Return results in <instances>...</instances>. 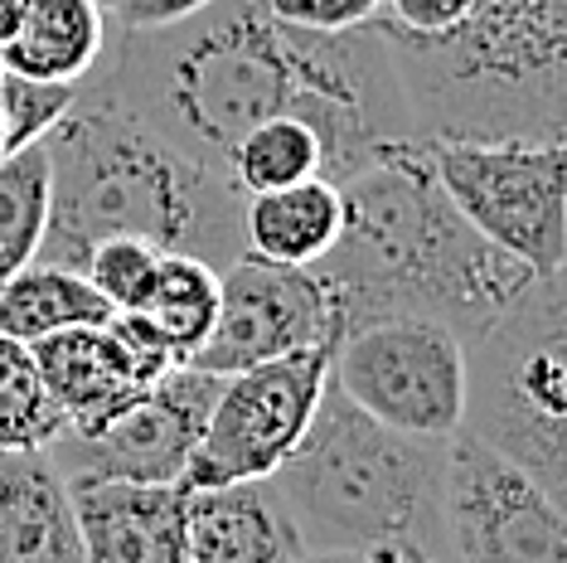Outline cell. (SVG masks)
<instances>
[{
  "instance_id": "cell-18",
  "label": "cell",
  "mask_w": 567,
  "mask_h": 563,
  "mask_svg": "<svg viewBox=\"0 0 567 563\" xmlns=\"http://www.w3.org/2000/svg\"><path fill=\"white\" fill-rule=\"evenodd\" d=\"M107 44V16L93 0H24L20 24L0 44V69L44 83H83Z\"/></svg>"
},
{
  "instance_id": "cell-11",
  "label": "cell",
  "mask_w": 567,
  "mask_h": 563,
  "mask_svg": "<svg viewBox=\"0 0 567 563\" xmlns=\"http://www.w3.org/2000/svg\"><path fill=\"white\" fill-rule=\"evenodd\" d=\"M218 379L224 375L175 365L117 422H107L102 432H87V438L59 432L44 452L54 457L63 477H102V481H141V485L185 481L204 418L214 408Z\"/></svg>"
},
{
  "instance_id": "cell-33",
  "label": "cell",
  "mask_w": 567,
  "mask_h": 563,
  "mask_svg": "<svg viewBox=\"0 0 567 563\" xmlns=\"http://www.w3.org/2000/svg\"><path fill=\"white\" fill-rule=\"evenodd\" d=\"M0 73H6V69H0Z\"/></svg>"
},
{
  "instance_id": "cell-8",
  "label": "cell",
  "mask_w": 567,
  "mask_h": 563,
  "mask_svg": "<svg viewBox=\"0 0 567 563\" xmlns=\"http://www.w3.org/2000/svg\"><path fill=\"white\" fill-rule=\"evenodd\" d=\"M436 563H567L563 501L471 432H451Z\"/></svg>"
},
{
  "instance_id": "cell-14",
  "label": "cell",
  "mask_w": 567,
  "mask_h": 563,
  "mask_svg": "<svg viewBox=\"0 0 567 563\" xmlns=\"http://www.w3.org/2000/svg\"><path fill=\"white\" fill-rule=\"evenodd\" d=\"M69 495L87 563H195L185 534V481L69 477Z\"/></svg>"
},
{
  "instance_id": "cell-10",
  "label": "cell",
  "mask_w": 567,
  "mask_h": 563,
  "mask_svg": "<svg viewBox=\"0 0 567 563\" xmlns=\"http://www.w3.org/2000/svg\"><path fill=\"white\" fill-rule=\"evenodd\" d=\"M330 379V345H306L281 360H262L218 379L185 485H224L272 477L311 428L320 389Z\"/></svg>"
},
{
  "instance_id": "cell-9",
  "label": "cell",
  "mask_w": 567,
  "mask_h": 563,
  "mask_svg": "<svg viewBox=\"0 0 567 563\" xmlns=\"http://www.w3.org/2000/svg\"><path fill=\"white\" fill-rule=\"evenodd\" d=\"M330 379L369 418L412 438H451L466 399L461 336L427 316H383L330 345Z\"/></svg>"
},
{
  "instance_id": "cell-22",
  "label": "cell",
  "mask_w": 567,
  "mask_h": 563,
  "mask_svg": "<svg viewBox=\"0 0 567 563\" xmlns=\"http://www.w3.org/2000/svg\"><path fill=\"white\" fill-rule=\"evenodd\" d=\"M49 224V156L44 141L0 156V282L34 263Z\"/></svg>"
},
{
  "instance_id": "cell-29",
  "label": "cell",
  "mask_w": 567,
  "mask_h": 563,
  "mask_svg": "<svg viewBox=\"0 0 567 563\" xmlns=\"http://www.w3.org/2000/svg\"><path fill=\"white\" fill-rule=\"evenodd\" d=\"M296 563H432L417 549H311Z\"/></svg>"
},
{
  "instance_id": "cell-23",
  "label": "cell",
  "mask_w": 567,
  "mask_h": 563,
  "mask_svg": "<svg viewBox=\"0 0 567 563\" xmlns=\"http://www.w3.org/2000/svg\"><path fill=\"white\" fill-rule=\"evenodd\" d=\"M63 432V413L49 399L30 345L0 336V452H44Z\"/></svg>"
},
{
  "instance_id": "cell-13",
  "label": "cell",
  "mask_w": 567,
  "mask_h": 563,
  "mask_svg": "<svg viewBox=\"0 0 567 563\" xmlns=\"http://www.w3.org/2000/svg\"><path fill=\"white\" fill-rule=\"evenodd\" d=\"M30 355L40 365L49 399L63 413V432H73V438H87V432H102L107 422H117L161 379L126 350L112 321L69 326L59 336L34 340Z\"/></svg>"
},
{
  "instance_id": "cell-7",
  "label": "cell",
  "mask_w": 567,
  "mask_h": 563,
  "mask_svg": "<svg viewBox=\"0 0 567 563\" xmlns=\"http://www.w3.org/2000/svg\"><path fill=\"white\" fill-rule=\"evenodd\" d=\"M446 199L475 234L519 258L534 277L567 263V156L563 141H422Z\"/></svg>"
},
{
  "instance_id": "cell-1",
  "label": "cell",
  "mask_w": 567,
  "mask_h": 563,
  "mask_svg": "<svg viewBox=\"0 0 567 563\" xmlns=\"http://www.w3.org/2000/svg\"><path fill=\"white\" fill-rule=\"evenodd\" d=\"M179 156L228 175L257 122L301 117L326 141V181L344 185L393 151L422 146L379 24L291 30L262 0H214L171 30H112L83 79Z\"/></svg>"
},
{
  "instance_id": "cell-4",
  "label": "cell",
  "mask_w": 567,
  "mask_h": 563,
  "mask_svg": "<svg viewBox=\"0 0 567 563\" xmlns=\"http://www.w3.org/2000/svg\"><path fill=\"white\" fill-rule=\"evenodd\" d=\"M373 24L422 141H563L567 0H481L446 34Z\"/></svg>"
},
{
  "instance_id": "cell-19",
  "label": "cell",
  "mask_w": 567,
  "mask_h": 563,
  "mask_svg": "<svg viewBox=\"0 0 567 563\" xmlns=\"http://www.w3.org/2000/svg\"><path fill=\"white\" fill-rule=\"evenodd\" d=\"M102 321H112V306L73 267L24 263L16 277L0 282V336L20 345L59 336L69 326H102Z\"/></svg>"
},
{
  "instance_id": "cell-21",
  "label": "cell",
  "mask_w": 567,
  "mask_h": 563,
  "mask_svg": "<svg viewBox=\"0 0 567 563\" xmlns=\"http://www.w3.org/2000/svg\"><path fill=\"white\" fill-rule=\"evenodd\" d=\"M141 316L189 365V355L209 340V330L218 321V267L204 258H189V253H165L161 273L151 282L146 301H141Z\"/></svg>"
},
{
  "instance_id": "cell-30",
  "label": "cell",
  "mask_w": 567,
  "mask_h": 563,
  "mask_svg": "<svg viewBox=\"0 0 567 563\" xmlns=\"http://www.w3.org/2000/svg\"><path fill=\"white\" fill-rule=\"evenodd\" d=\"M20 6L24 0H0V44L16 34V24H20Z\"/></svg>"
},
{
  "instance_id": "cell-16",
  "label": "cell",
  "mask_w": 567,
  "mask_h": 563,
  "mask_svg": "<svg viewBox=\"0 0 567 563\" xmlns=\"http://www.w3.org/2000/svg\"><path fill=\"white\" fill-rule=\"evenodd\" d=\"M0 563H87L69 477L49 452H0Z\"/></svg>"
},
{
  "instance_id": "cell-28",
  "label": "cell",
  "mask_w": 567,
  "mask_h": 563,
  "mask_svg": "<svg viewBox=\"0 0 567 563\" xmlns=\"http://www.w3.org/2000/svg\"><path fill=\"white\" fill-rule=\"evenodd\" d=\"M214 0H122L107 16L112 30H171V24L209 10Z\"/></svg>"
},
{
  "instance_id": "cell-20",
  "label": "cell",
  "mask_w": 567,
  "mask_h": 563,
  "mask_svg": "<svg viewBox=\"0 0 567 563\" xmlns=\"http://www.w3.org/2000/svg\"><path fill=\"white\" fill-rule=\"evenodd\" d=\"M228 181L238 195L281 190L296 181H326V141L301 117H267L234 146Z\"/></svg>"
},
{
  "instance_id": "cell-31",
  "label": "cell",
  "mask_w": 567,
  "mask_h": 563,
  "mask_svg": "<svg viewBox=\"0 0 567 563\" xmlns=\"http://www.w3.org/2000/svg\"><path fill=\"white\" fill-rule=\"evenodd\" d=\"M93 6L102 10V16H112V10H117V6H122V0H93Z\"/></svg>"
},
{
  "instance_id": "cell-3",
  "label": "cell",
  "mask_w": 567,
  "mask_h": 563,
  "mask_svg": "<svg viewBox=\"0 0 567 563\" xmlns=\"http://www.w3.org/2000/svg\"><path fill=\"white\" fill-rule=\"evenodd\" d=\"M49 224L34 263L79 273L102 238H146L224 273L243 253V195L228 175L179 156L132 112L79 83L73 108L44 136Z\"/></svg>"
},
{
  "instance_id": "cell-5",
  "label": "cell",
  "mask_w": 567,
  "mask_h": 563,
  "mask_svg": "<svg viewBox=\"0 0 567 563\" xmlns=\"http://www.w3.org/2000/svg\"><path fill=\"white\" fill-rule=\"evenodd\" d=\"M451 438H412L369 418L326 379L311 428L272 471L311 549H417L436 563V495Z\"/></svg>"
},
{
  "instance_id": "cell-17",
  "label": "cell",
  "mask_w": 567,
  "mask_h": 563,
  "mask_svg": "<svg viewBox=\"0 0 567 563\" xmlns=\"http://www.w3.org/2000/svg\"><path fill=\"white\" fill-rule=\"evenodd\" d=\"M344 199L334 181H296L243 195V248L262 263L311 267L334 248Z\"/></svg>"
},
{
  "instance_id": "cell-6",
  "label": "cell",
  "mask_w": 567,
  "mask_h": 563,
  "mask_svg": "<svg viewBox=\"0 0 567 563\" xmlns=\"http://www.w3.org/2000/svg\"><path fill=\"white\" fill-rule=\"evenodd\" d=\"M461 428L567 501V282L534 277L495 321L461 340Z\"/></svg>"
},
{
  "instance_id": "cell-25",
  "label": "cell",
  "mask_w": 567,
  "mask_h": 563,
  "mask_svg": "<svg viewBox=\"0 0 567 563\" xmlns=\"http://www.w3.org/2000/svg\"><path fill=\"white\" fill-rule=\"evenodd\" d=\"M79 83H44L20 79V73H0V126H6V151L40 146L54 132L59 117L73 108Z\"/></svg>"
},
{
  "instance_id": "cell-26",
  "label": "cell",
  "mask_w": 567,
  "mask_h": 563,
  "mask_svg": "<svg viewBox=\"0 0 567 563\" xmlns=\"http://www.w3.org/2000/svg\"><path fill=\"white\" fill-rule=\"evenodd\" d=\"M267 16L311 34H344L383 16V0H262Z\"/></svg>"
},
{
  "instance_id": "cell-24",
  "label": "cell",
  "mask_w": 567,
  "mask_h": 563,
  "mask_svg": "<svg viewBox=\"0 0 567 563\" xmlns=\"http://www.w3.org/2000/svg\"><path fill=\"white\" fill-rule=\"evenodd\" d=\"M161 258L165 253L156 248V243L117 234V238H102L97 248L83 258L79 273L93 282L97 297L112 306V316H117V311H141L151 282H156V273H161Z\"/></svg>"
},
{
  "instance_id": "cell-2",
  "label": "cell",
  "mask_w": 567,
  "mask_h": 563,
  "mask_svg": "<svg viewBox=\"0 0 567 563\" xmlns=\"http://www.w3.org/2000/svg\"><path fill=\"white\" fill-rule=\"evenodd\" d=\"M340 238L311 263L334 340L383 316H427L466 340L534 282L519 258L461 219L422 146L364 165L340 185Z\"/></svg>"
},
{
  "instance_id": "cell-12",
  "label": "cell",
  "mask_w": 567,
  "mask_h": 563,
  "mask_svg": "<svg viewBox=\"0 0 567 563\" xmlns=\"http://www.w3.org/2000/svg\"><path fill=\"white\" fill-rule=\"evenodd\" d=\"M306 345H334V316L320 277L311 267H281L243 253L218 273V321L189 365L204 375H234Z\"/></svg>"
},
{
  "instance_id": "cell-27",
  "label": "cell",
  "mask_w": 567,
  "mask_h": 563,
  "mask_svg": "<svg viewBox=\"0 0 567 563\" xmlns=\"http://www.w3.org/2000/svg\"><path fill=\"white\" fill-rule=\"evenodd\" d=\"M475 6H481V0H383V20L408 34H446V30H456Z\"/></svg>"
},
{
  "instance_id": "cell-32",
  "label": "cell",
  "mask_w": 567,
  "mask_h": 563,
  "mask_svg": "<svg viewBox=\"0 0 567 563\" xmlns=\"http://www.w3.org/2000/svg\"><path fill=\"white\" fill-rule=\"evenodd\" d=\"M0 156H6V126H0Z\"/></svg>"
},
{
  "instance_id": "cell-15",
  "label": "cell",
  "mask_w": 567,
  "mask_h": 563,
  "mask_svg": "<svg viewBox=\"0 0 567 563\" xmlns=\"http://www.w3.org/2000/svg\"><path fill=\"white\" fill-rule=\"evenodd\" d=\"M185 534L195 563H296L306 554L272 477L185 485Z\"/></svg>"
}]
</instances>
